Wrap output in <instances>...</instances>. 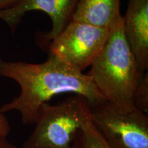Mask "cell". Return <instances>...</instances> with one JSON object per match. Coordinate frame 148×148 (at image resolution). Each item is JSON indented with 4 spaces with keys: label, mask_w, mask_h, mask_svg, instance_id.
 Returning <instances> with one entry per match:
<instances>
[{
    "label": "cell",
    "mask_w": 148,
    "mask_h": 148,
    "mask_svg": "<svg viewBox=\"0 0 148 148\" xmlns=\"http://www.w3.org/2000/svg\"><path fill=\"white\" fill-rule=\"evenodd\" d=\"M0 77L15 81L21 89L19 95L2 105L0 110L3 113L17 111L25 125L34 124L42 105L59 94L82 95L90 107L106 102L88 74L70 67L49 53L41 63L0 59Z\"/></svg>",
    "instance_id": "obj_1"
},
{
    "label": "cell",
    "mask_w": 148,
    "mask_h": 148,
    "mask_svg": "<svg viewBox=\"0 0 148 148\" xmlns=\"http://www.w3.org/2000/svg\"><path fill=\"white\" fill-rule=\"evenodd\" d=\"M144 73L138 70L125 38L121 16L110 28L102 50L87 74L106 102L121 110H130L134 108V92Z\"/></svg>",
    "instance_id": "obj_2"
},
{
    "label": "cell",
    "mask_w": 148,
    "mask_h": 148,
    "mask_svg": "<svg viewBox=\"0 0 148 148\" xmlns=\"http://www.w3.org/2000/svg\"><path fill=\"white\" fill-rule=\"evenodd\" d=\"M90 115L89 103L82 95H73L56 104L43 103L22 148H70Z\"/></svg>",
    "instance_id": "obj_3"
},
{
    "label": "cell",
    "mask_w": 148,
    "mask_h": 148,
    "mask_svg": "<svg viewBox=\"0 0 148 148\" xmlns=\"http://www.w3.org/2000/svg\"><path fill=\"white\" fill-rule=\"evenodd\" d=\"M90 108L92 124L111 148H148L147 114L108 102Z\"/></svg>",
    "instance_id": "obj_4"
},
{
    "label": "cell",
    "mask_w": 148,
    "mask_h": 148,
    "mask_svg": "<svg viewBox=\"0 0 148 148\" xmlns=\"http://www.w3.org/2000/svg\"><path fill=\"white\" fill-rule=\"evenodd\" d=\"M110 29L71 20L49 42V53L83 72L92 65L102 50Z\"/></svg>",
    "instance_id": "obj_5"
},
{
    "label": "cell",
    "mask_w": 148,
    "mask_h": 148,
    "mask_svg": "<svg viewBox=\"0 0 148 148\" xmlns=\"http://www.w3.org/2000/svg\"><path fill=\"white\" fill-rule=\"evenodd\" d=\"M77 2L78 0H21L12 8L0 11V18L14 34L27 12L42 11L51 21V29L42 38V44L48 45L71 21Z\"/></svg>",
    "instance_id": "obj_6"
},
{
    "label": "cell",
    "mask_w": 148,
    "mask_h": 148,
    "mask_svg": "<svg viewBox=\"0 0 148 148\" xmlns=\"http://www.w3.org/2000/svg\"><path fill=\"white\" fill-rule=\"evenodd\" d=\"M122 17L125 38L138 69L145 73L148 68V0H129Z\"/></svg>",
    "instance_id": "obj_7"
},
{
    "label": "cell",
    "mask_w": 148,
    "mask_h": 148,
    "mask_svg": "<svg viewBox=\"0 0 148 148\" xmlns=\"http://www.w3.org/2000/svg\"><path fill=\"white\" fill-rule=\"evenodd\" d=\"M121 16L120 0H78L72 20L110 29Z\"/></svg>",
    "instance_id": "obj_8"
},
{
    "label": "cell",
    "mask_w": 148,
    "mask_h": 148,
    "mask_svg": "<svg viewBox=\"0 0 148 148\" xmlns=\"http://www.w3.org/2000/svg\"><path fill=\"white\" fill-rule=\"evenodd\" d=\"M70 148H111L88 119L77 131Z\"/></svg>",
    "instance_id": "obj_9"
},
{
    "label": "cell",
    "mask_w": 148,
    "mask_h": 148,
    "mask_svg": "<svg viewBox=\"0 0 148 148\" xmlns=\"http://www.w3.org/2000/svg\"><path fill=\"white\" fill-rule=\"evenodd\" d=\"M133 103L135 108L144 113H148V75L145 72L135 90Z\"/></svg>",
    "instance_id": "obj_10"
},
{
    "label": "cell",
    "mask_w": 148,
    "mask_h": 148,
    "mask_svg": "<svg viewBox=\"0 0 148 148\" xmlns=\"http://www.w3.org/2000/svg\"><path fill=\"white\" fill-rule=\"evenodd\" d=\"M10 132V125L5 113L0 110V137H7Z\"/></svg>",
    "instance_id": "obj_11"
},
{
    "label": "cell",
    "mask_w": 148,
    "mask_h": 148,
    "mask_svg": "<svg viewBox=\"0 0 148 148\" xmlns=\"http://www.w3.org/2000/svg\"><path fill=\"white\" fill-rule=\"evenodd\" d=\"M21 0H0V11L7 10L16 5Z\"/></svg>",
    "instance_id": "obj_12"
},
{
    "label": "cell",
    "mask_w": 148,
    "mask_h": 148,
    "mask_svg": "<svg viewBox=\"0 0 148 148\" xmlns=\"http://www.w3.org/2000/svg\"><path fill=\"white\" fill-rule=\"evenodd\" d=\"M0 148H18L9 141L7 137H0Z\"/></svg>",
    "instance_id": "obj_13"
}]
</instances>
